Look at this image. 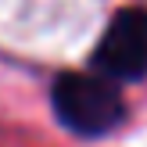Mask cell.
Returning a JSON list of instances; mask_svg holds the SVG:
<instances>
[{"mask_svg":"<svg viewBox=\"0 0 147 147\" xmlns=\"http://www.w3.org/2000/svg\"><path fill=\"white\" fill-rule=\"evenodd\" d=\"M54 115L61 119V126H68L79 136H104L126 115L122 93L115 90V83L108 76H79L68 72L54 83Z\"/></svg>","mask_w":147,"mask_h":147,"instance_id":"6da1fadb","label":"cell"},{"mask_svg":"<svg viewBox=\"0 0 147 147\" xmlns=\"http://www.w3.org/2000/svg\"><path fill=\"white\" fill-rule=\"evenodd\" d=\"M93 65L108 79H144L147 76V11L129 7L111 18L104 40L97 43Z\"/></svg>","mask_w":147,"mask_h":147,"instance_id":"7a4b0ae2","label":"cell"}]
</instances>
